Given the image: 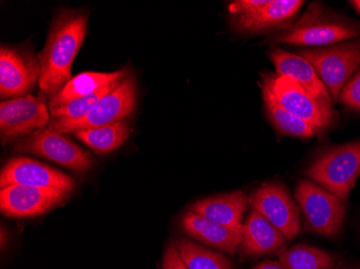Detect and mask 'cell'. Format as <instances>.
<instances>
[{"instance_id":"obj_9","label":"cell","mask_w":360,"mask_h":269,"mask_svg":"<svg viewBox=\"0 0 360 269\" xmlns=\"http://www.w3.org/2000/svg\"><path fill=\"white\" fill-rule=\"evenodd\" d=\"M51 114L44 100L32 95L3 100L0 104V136L3 143L44 129Z\"/></svg>"},{"instance_id":"obj_18","label":"cell","mask_w":360,"mask_h":269,"mask_svg":"<svg viewBox=\"0 0 360 269\" xmlns=\"http://www.w3.org/2000/svg\"><path fill=\"white\" fill-rule=\"evenodd\" d=\"M248 204L250 196L244 192L236 191L196 200L189 206V210L215 223L238 228H243V216Z\"/></svg>"},{"instance_id":"obj_11","label":"cell","mask_w":360,"mask_h":269,"mask_svg":"<svg viewBox=\"0 0 360 269\" xmlns=\"http://www.w3.org/2000/svg\"><path fill=\"white\" fill-rule=\"evenodd\" d=\"M39 58L30 50L1 46L0 48V96L16 98L25 96L39 84Z\"/></svg>"},{"instance_id":"obj_4","label":"cell","mask_w":360,"mask_h":269,"mask_svg":"<svg viewBox=\"0 0 360 269\" xmlns=\"http://www.w3.org/2000/svg\"><path fill=\"white\" fill-rule=\"evenodd\" d=\"M137 86L134 74H127L116 88L101 98L92 110L80 120L52 119L48 126L60 133L105 126L121 122L132 114L136 105Z\"/></svg>"},{"instance_id":"obj_15","label":"cell","mask_w":360,"mask_h":269,"mask_svg":"<svg viewBox=\"0 0 360 269\" xmlns=\"http://www.w3.org/2000/svg\"><path fill=\"white\" fill-rule=\"evenodd\" d=\"M181 230L189 237L220 249L233 256L242 242L243 228H228L187 210L181 218Z\"/></svg>"},{"instance_id":"obj_25","label":"cell","mask_w":360,"mask_h":269,"mask_svg":"<svg viewBox=\"0 0 360 269\" xmlns=\"http://www.w3.org/2000/svg\"><path fill=\"white\" fill-rule=\"evenodd\" d=\"M339 99L347 108L360 111V70L341 91Z\"/></svg>"},{"instance_id":"obj_5","label":"cell","mask_w":360,"mask_h":269,"mask_svg":"<svg viewBox=\"0 0 360 269\" xmlns=\"http://www.w3.org/2000/svg\"><path fill=\"white\" fill-rule=\"evenodd\" d=\"M295 196L307 230L327 237L339 234L345 218L343 200L311 180L299 181Z\"/></svg>"},{"instance_id":"obj_24","label":"cell","mask_w":360,"mask_h":269,"mask_svg":"<svg viewBox=\"0 0 360 269\" xmlns=\"http://www.w3.org/2000/svg\"><path fill=\"white\" fill-rule=\"evenodd\" d=\"M119 83L109 86V88H104L100 92L95 93V94L90 95V96L80 97V98L72 99L70 102L66 104L60 105V106L56 107V108H50V114L52 119H60V120H80L82 117H86L93 107L97 104V102L101 98L108 94L111 90L116 88Z\"/></svg>"},{"instance_id":"obj_13","label":"cell","mask_w":360,"mask_h":269,"mask_svg":"<svg viewBox=\"0 0 360 269\" xmlns=\"http://www.w3.org/2000/svg\"><path fill=\"white\" fill-rule=\"evenodd\" d=\"M68 194L56 189L8 185L0 191V209L10 218L40 216L64 202Z\"/></svg>"},{"instance_id":"obj_12","label":"cell","mask_w":360,"mask_h":269,"mask_svg":"<svg viewBox=\"0 0 360 269\" xmlns=\"http://www.w3.org/2000/svg\"><path fill=\"white\" fill-rule=\"evenodd\" d=\"M8 185L56 189L70 193L76 183L70 176L54 168L27 157H18L8 162L0 173V188Z\"/></svg>"},{"instance_id":"obj_28","label":"cell","mask_w":360,"mask_h":269,"mask_svg":"<svg viewBox=\"0 0 360 269\" xmlns=\"http://www.w3.org/2000/svg\"><path fill=\"white\" fill-rule=\"evenodd\" d=\"M351 4L353 5V7L355 8V9L357 10V11L360 13V0H354V1H352Z\"/></svg>"},{"instance_id":"obj_3","label":"cell","mask_w":360,"mask_h":269,"mask_svg":"<svg viewBox=\"0 0 360 269\" xmlns=\"http://www.w3.org/2000/svg\"><path fill=\"white\" fill-rule=\"evenodd\" d=\"M304 175L345 202L360 177V140L327 150Z\"/></svg>"},{"instance_id":"obj_27","label":"cell","mask_w":360,"mask_h":269,"mask_svg":"<svg viewBox=\"0 0 360 269\" xmlns=\"http://www.w3.org/2000/svg\"><path fill=\"white\" fill-rule=\"evenodd\" d=\"M254 269H285L284 267L281 265L280 262H275V261H264V262L260 263V264L255 266Z\"/></svg>"},{"instance_id":"obj_7","label":"cell","mask_w":360,"mask_h":269,"mask_svg":"<svg viewBox=\"0 0 360 269\" xmlns=\"http://www.w3.org/2000/svg\"><path fill=\"white\" fill-rule=\"evenodd\" d=\"M273 95L289 112L307 123L316 135L325 133L335 122V112L321 104L290 77L264 72Z\"/></svg>"},{"instance_id":"obj_26","label":"cell","mask_w":360,"mask_h":269,"mask_svg":"<svg viewBox=\"0 0 360 269\" xmlns=\"http://www.w3.org/2000/svg\"><path fill=\"white\" fill-rule=\"evenodd\" d=\"M162 269H188L175 244H169L165 250Z\"/></svg>"},{"instance_id":"obj_17","label":"cell","mask_w":360,"mask_h":269,"mask_svg":"<svg viewBox=\"0 0 360 269\" xmlns=\"http://www.w3.org/2000/svg\"><path fill=\"white\" fill-rule=\"evenodd\" d=\"M300 0H269L264 7L246 14L232 15L234 29L240 32H260L282 27L302 7Z\"/></svg>"},{"instance_id":"obj_8","label":"cell","mask_w":360,"mask_h":269,"mask_svg":"<svg viewBox=\"0 0 360 269\" xmlns=\"http://www.w3.org/2000/svg\"><path fill=\"white\" fill-rule=\"evenodd\" d=\"M14 150L44 157L77 171H88L94 164L86 151L64 136V133L49 126L20 139Z\"/></svg>"},{"instance_id":"obj_14","label":"cell","mask_w":360,"mask_h":269,"mask_svg":"<svg viewBox=\"0 0 360 269\" xmlns=\"http://www.w3.org/2000/svg\"><path fill=\"white\" fill-rule=\"evenodd\" d=\"M269 58L274 64L277 74L290 77L319 102L328 108H333L335 103L333 97L311 63L302 56L289 53L280 48H271Z\"/></svg>"},{"instance_id":"obj_23","label":"cell","mask_w":360,"mask_h":269,"mask_svg":"<svg viewBox=\"0 0 360 269\" xmlns=\"http://www.w3.org/2000/svg\"><path fill=\"white\" fill-rule=\"evenodd\" d=\"M278 262L285 269H333L335 258L326 251L298 244L283 251Z\"/></svg>"},{"instance_id":"obj_2","label":"cell","mask_w":360,"mask_h":269,"mask_svg":"<svg viewBox=\"0 0 360 269\" xmlns=\"http://www.w3.org/2000/svg\"><path fill=\"white\" fill-rule=\"evenodd\" d=\"M360 35V26L328 11L321 3H313L300 20L272 36L275 44L292 46H330Z\"/></svg>"},{"instance_id":"obj_19","label":"cell","mask_w":360,"mask_h":269,"mask_svg":"<svg viewBox=\"0 0 360 269\" xmlns=\"http://www.w3.org/2000/svg\"><path fill=\"white\" fill-rule=\"evenodd\" d=\"M129 74L127 70L113 72H81L70 79L54 96L48 100V107L56 108L72 99L90 96L104 88L121 82Z\"/></svg>"},{"instance_id":"obj_22","label":"cell","mask_w":360,"mask_h":269,"mask_svg":"<svg viewBox=\"0 0 360 269\" xmlns=\"http://www.w3.org/2000/svg\"><path fill=\"white\" fill-rule=\"evenodd\" d=\"M174 244L188 269H233L224 254L208 250L187 238H177Z\"/></svg>"},{"instance_id":"obj_20","label":"cell","mask_w":360,"mask_h":269,"mask_svg":"<svg viewBox=\"0 0 360 269\" xmlns=\"http://www.w3.org/2000/svg\"><path fill=\"white\" fill-rule=\"evenodd\" d=\"M259 86L262 91L266 115L277 133L286 135V136L307 139L313 138L316 135L307 123L289 112L280 103L277 102L264 74H261Z\"/></svg>"},{"instance_id":"obj_10","label":"cell","mask_w":360,"mask_h":269,"mask_svg":"<svg viewBox=\"0 0 360 269\" xmlns=\"http://www.w3.org/2000/svg\"><path fill=\"white\" fill-rule=\"evenodd\" d=\"M250 205L280 230L288 240L300 232V216L295 200L281 183H264L252 192Z\"/></svg>"},{"instance_id":"obj_6","label":"cell","mask_w":360,"mask_h":269,"mask_svg":"<svg viewBox=\"0 0 360 269\" xmlns=\"http://www.w3.org/2000/svg\"><path fill=\"white\" fill-rule=\"evenodd\" d=\"M299 55L311 63L328 88L333 102L360 67V39L328 48L301 50Z\"/></svg>"},{"instance_id":"obj_1","label":"cell","mask_w":360,"mask_h":269,"mask_svg":"<svg viewBox=\"0 0 360 269\" xmlns=\"http://www.w3.org/2000/svg\"><path fill=\"white\" fill-rule=\"evenodd\" d=\"M89 14L82 10H60L54 16L48 39L40 52V98L49 100L72 79V66L86 39Z\"/></svg>"},{"instance_id":"obj_16","label":"cell","mask_w":360,"mask_h":269,"mask_svg":"<svg viewBox=\"0 0 360 269\" xmlns=\"http://www.w3.org/2000/svg\"><path fill=\"white\" fill-rule=\"evenodd\" d=\"M288 244L284 235L261 216L252 209L248 220L243 225L240 251L246 256H260L282 254Z\"/></svg>"},{"instance_id":"obj_21","label":"cell","mask_w":360,"mask_h":269,"mask_svg":"<svg viewBox=\"0 0 360 269\" xmlns=\"http://www.w3.org/2000/svg\"><path fill=\"white\" fill-rule=\"evenodd\" d=\"M129 123L121 121L105 126L80 129L75 131L74 135L95 152L109 153L120 147L129 138Z\"/></svg>"}]
</instances>
